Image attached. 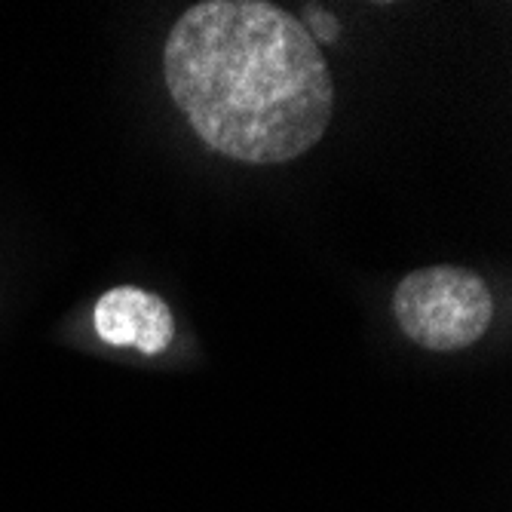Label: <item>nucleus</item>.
<instances>
[{"label":"nucleus","instance_id":"nucleus-1","mask_svg":"<svg viewBox=\"0 0 512 512\" xmlns=\"http://www.w3.org/2000/svg\"><path fill=\"white\" fill-rule=\"evenodd\" d=\"M175 108L230 160L276 166L307 154L335 114V83L304 25L264 0H203L163 46Z\"/></svg>","mask_w":512,"mask_h":512},{"label":"nucleus","instance_id":"nucleus-2","mask_svg":"<svg viewBox=\"0 0 512 512\" xmlns=\"http://www.w3.org/2000/svg\"><path fill=\"white\" fill-rule=\"evenodd\" d=\"M393 316L417 347L454 353L473 347L491 329L494 298L485 279L473 270L433 264L399 279Z\"/></svg>","mask_w":512,"mask_h":512},{"label":"nucleus","instance_id":"nucleus-3","mask_svg":"<svg viewBox=\"0 0 512 512\" xmlns=\"http://www.w3.org/2000/svg\"><path fill=\"white\" fill-rule=\"evenodd\" d=\"M96 335L111 347H135L138 353H163L175 338L169 304L138 286L108 289L96 304Z\"/></svg>","mask_w":512,"mask_h":512},{"label":"nucleus","instance_id":"nucleus-4","mask_svg":"<svg viewBox=\"0 0 512 512\" xmlns=\"http://www.w3.org/2000/svg\"><path fill=\"white\" fill-rule=\"evenodd\" d=\"M301 25H304V31H307L313 40L319 37L322 43H335L338 34H341V22H338L332 13H325V10L319 13L316 7H307V10H304V22H301Z\"/></svg>","mask_w":512,"mask_h":512}]
</instances>
